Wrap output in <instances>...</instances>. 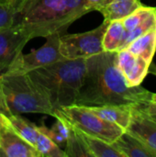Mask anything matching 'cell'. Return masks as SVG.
Returning <instances> with one entry per match:
<instances>
[{"mask_svg": "<svg viewBox=\"0 0 156 157\" xmlns=\"http://www.w3.org/2000/svg\"><path fill=\"white\" fill-rule=\"evenodd\" d=\"M111 144L124 157H156V154L148 149L142 141L127 131H124Z\"/></svg>", "mask_w": 156, "mask_h": 157, "instance_id": "13", "label": "cell"}, {"mask_svg": "<svg viewBox=\"0 0 156 157\" xmlns=\"http://www.w3.org/2000/svg\"><path fill=\"white\" fill-rule=\"evenodd\" d=\"M17 1H6L0 3V29L7 28L15 23Z\"/></svg>", "mask_w": 156, "mask_h": 157, "instance_id": "23", "label": "cell"}, {"mask_svg": "<svg viewBox=\"0 0 156 157\" xmlns=\"http://www.w3.org/2000/svg\"><path fill=\"white\" fill-rule=\"evenodd\" d=\"M7 118L17 132L35 148L36 142L40 134L37 125L22 118L20 115H8Z\"/></svg>", "mask_w": 156, "mask_h": 157, "instance_id": "18", "label": "cell"}, {"mask_svg": "<svg viewBox=\"0 0 156 157\" xmlns=\"http://www.w3.org/2000/svg\"><path fill=\"white\" fill-rule=\"evenodd\" d=\"M144 110L146 111V113L156 121V104L153 103L152 101H150L149 103H147L146 105H144L143 107Z\"/></svg>", "mask_w": 156, "mask_h": 157, "instance_id": "26", "label": "cell"}, {"mask_svg": "<svg viewBox=\"0 0 156 157\" xmlns=\"http://www.w3.org/2000/svg\"><path fill=\"white\" fill-rule=\"evenodd\" d=\"M35 149L41 157H66L64 151L58 144L40 132L36 142Z\"/></svg>", "mask_w": 156, "mask_h": 157, "instance_id": "21", "label": "cell"}, {"mask_svg": "<svg viewBox=\"0 0 156 157\" xmlns=\"http://www.w3.org/2000/svg\"><path fill=\"white\" fill-rule=\"evenodd\" d=\"M100 118L117 124L124 131L128 128L131 119L132 106L126 105H106L98 107H86Z\"/></svg>", "mask_w": 156, "mask_h": 157, "instance_id": "12", "label": "cell"}, {"mask_svg": "<svg viewBox=\"0 0 156 157\" xmlns=\"http://www.w3.org/2000/svg\"><path fill=\"white\" fill-rule=\"evenodd\" d=\"M116 60L117 52H102L86 59V74L74 105L140 106L152 100L153 93L141 85H127Z\"/></svg>", "mask_w": 156, "mask_h": 157, "instance_id": "1", "label": "cell"}, {"mask_svg": "<svg viewBox=\"0 0 156 157\" xmlns=\"http://www.w3.org/2000/svg\"><path fill=\"white\" fill-rule=\"evenodd\" d=\"M6 1H9V0H0V3H1V2H6ZM12 1H17V2L18 3V1H17V0H12Z\"/></svg>", "mask_w": 156, "mask_h": 157, "instance_id": "30", "label": "cell"}, {"mask_svg": "<svg viewBox=\"0 0 156 157\" xmlns=\"http://www.w3.org/2000/svg\"><path fill=\"white\" fill-rule=\"evenodd\" d=\"M155 9V7L143 6L137 8L135 11H133L128 17L121 19V22L125 29V32H129V31L132 30L133 29H135L137 26H139Z\"/></svg>", "mask_w": 156, "mask_h": 157, "instance_id": "22", "label": "cell"}, {"mask_svg": "<svg viewBox=\"0 0 156 157\" xmlns=\"http://www.w3.org/2000/svg\"><path fill=\"white\" fill-rule=\"evenodd\" d=\"M109 21L105 20L97 28L82 33L63 34L59 40V51L65 59H86L103 50V37Z\"/></svg>", "mask_w": 156, "mask_h": 157, "instance_id": "6", "label": "cell"}, {"mask_svg": "<svg viewBox=\"0 0 156 157\" xmlns=\"http://www.w3.org/2000/svg\"><path fill=\"white\" fill-rule=\"evenodd\" d=\"M143 6L141 0H112L97 11L103 15L105 20L110 22L123 19Z\"/></svg>", "mask_w": 156, "mask_h": 157, "instance_id": "14", "label": "cell"}, {"mask_svg": "<svg viewBox=\"0 0 156 157\" xmlns=\"http://www.w3.org/2000/svg\"><path fill=\"white\" fill-rule=\"evenodd\" d=\"M1 113H4V114L8 116V110H7L5 99H4V97H3V94H2L1 86H0V114Z\"/></svg>", "mask_w": 156, "mask_h": 157, "instance_id": "27", "label": "cell"}, {"mask_svg": "<svg viewBox=\"0 0 156 157\" xmlns=\"http://www.w3.org/2000/svg\"><path fill=\"white\" fill-rule=\"evenodd\" d=\"M80 18L69 0H18L15 23L32 40L63 32Z\"/></svg>", "mask_w": 156, "mask_h": 157, "instance_id": "2", "label": "cell"}, {"mask_svg": "<svg viewBox=\"0 0 156 157\" xmlns=\"http://www.w3.org/2000/svg\"><path fill=\"white\" fill-rule=\"evenodd\" d=\"M110 1H112V0H86V3H87L89 8L91 9V11H94V10L97 11L99 7L106 6Z\"/></svg>", "mask_w": 156, "mask_h": 157, "instance_id": "25", "label": "cell"}, {"mask_svg": "<svg viewBox=\"0 0 156 157\" xmlns=\"http://www.w3.org/2000/svg\"><path fill=\"white\" fill-rule=\"evenodd\" d=\"M38 127V130L44 133L45 135H47L49 138H51L56 144H58L59 146H63L65 145V139L63 138L60 134H58L57 132H55L54 131H52L51 129H49L48 127H46L45 125H40V126H37Z\"/></svg>", "mask_w": 156, "mask_h": 157, "instance_id": "24", "label": "cell"}, {"mask_svg": "<svg viewBox=\"0 0 156 157\" xmlns=\"http://www.w3.org/2000/svg\"><path fill=\"white\" fill-rule=\"evenodd\" d=\"M86 59H63L28 73L58 110L75 104L86 74Z\"/></svg>", "mask_w": 156, "mask_h": 157, "instance_id": "3", "label": "cell"}, {"mask_svg": "<svg viewBox=\"0 0 156 157\" xmlns=\"http://www.w3.org/2000/svg\"><path fill=\"white\" fill-rule=\"evenodd\" d=\"M125 34V29L121 20L110 21L103 37V50L104 52H118L123 37Z\"/></svg>", "mask_w": 156, "mask_h": 157, "instance_id": "17", "label": "cell"}, {"mask_svg": "<svg viewBox=\"0 0 156 157\" xmlns=\"http://www.w3.org/2000/svg\"><path fill=\"white\" fill-rule=\"evenodd\" d=\"M0 86L8 115L40 113L56 117L57 110L28 74L2 73Z\"/></svg>", "mask_w": 156, "mask_h": 157, "instance_id": "4", "label": "cell"}, {"mask_svg": "<svg viewBox=\"0 0 156 157\" xmlns=\"http://www.w3.org/2000/svg\"><path fill=\"white\" fill-rule=\"evenodd\" d=\"M29 40L17 24L0 29V73L6 72L13 64Z\"/></svg>", "mask_w": 156, "mask_h": 157, "instance_id": "9", "label": "cell"}, {"mask_svg": "<svg viewBox=\"0 0 156 157\" xmlns=\"http://www.w3.org/2000/svg\"><path fill=\"white\" fill-rule=\"evenodd\" d=\"M127 50L151 63L156 51V26L131 42Z\"/></svg>", "mask_w": 156, "mask_h": 157, "instance_id": "15", "label": "cell"}, {"mask_svg": "<svg viewBox=\"0 0 156 157\" xmlns=\"http://www.w3.org/2000/svg\"><path fill=\"white\" fill-rule=\"evenodd\" d=\"M156 26V9L149 16L147 17L139 26H137L135 29H133L132 30L129 31V32H125L124 37H123V40L121 42V45L119 49V51L127 49V47L129 46V44L131 42H132L134 40H136L137 38L141 37L142 35L145 34L146 32H148L151 29H153L154 27ZM118 51V52H119Z\"/></svg>", "mask_w": 156, "mask_h": 157, "instance_id": "19", "label": "cell"}, {"mask_svg": "<svg viewBox=\"0 0 156 157\" xmlns=\"http://www.w3.org/2000/svg\"><path fill=\"white\" fill-rule=\"evenodd\" d=\"M148 73H151L153 75H156V64L151 63L150 66H149V70H148Z\"/></svg>", "mask_w": 156, "mask_h": 157, "instance_id": "28", "label": "cell"}, {"mask_svg": "<svg viewBox=\"0 0 156 157\" xmlns=\"http://www.w3.org/2000/svg\"><path fill=\"white\" fill-rule=\"evenodd\" d=\"M61 32H55L46 37V42L40 48L33 50L28 54L21 53L13 64L4 73L6 74H28L37 68L53 63L65 59L59 51V40Z\"/></svg>", "mask_w": 156, "mask_h": 157, "instance_id": "7", "label": "cell"}, {"mask_svg": "<svg viewBox=\"0 0 156 157\" xmlns=\"http://www.w3.org/2000/svg\"><path fill=\"white\" fill-rule=\"evenodd\" d=\"M117 66L129 86H140L148 74L150 63L127 49L117 52Z\"/></svg>", "mask_w": 156, "mask_h": 157, "instance_id": "11", "label": "cell"}, {"mask_svg": "<svg viewBox=\"0 0 156 157\" xmlns=\"http://www.w3.org/2000/svg\"><path fill=\"white\" fill-rule=\"evenodd\" d=\"M57 112L78 131L108 144L114 143L124 132L122 128L100 118L86 107L73 105Z\"/></svg>", "mask_w": 156, "mask_h": 157, "instance_id": "5", "label": "cell"}, {"mask_svg": "<svg viewBox=\"0 0 156 157\" xmlns=\"http://www.w3.org/2000/svg\"><path fill=\"white\" fill-rule=\"evenodd\" d=\"M0 157H41L17 132L4 113L0 114Z\"/></svg>", "mask_w": 156, "mask_h": 157, "instance_id": "8", "label": "cell"}, {"mask_svg": "<svg viewBox=\"0 0 156 157\" xmlns=\"http://www.w3.org/2000/svg\"><path fill=\"white\" fill-rule=\"evenodd\" d=\"M153 103H154L156 104V94L154 93H153V96H152V100H151Z\"/></svg>", "mask_w": 156, "mask_h": 157, "instance_id": "29", "label": "cell"}, {"mask_svg": "<svg viewBox=\"0 0 156 157\" xmlns=\"http://www.w3.org/2000/svg\"><path fill=\"white\" fill-rule=\"evenodd\" d=\"M75 131L83 140L92 157H124V155L119 152L111 144H108L101 139L87 135L78 131L77 129H75Z\"/></svg>", "mask_w": 156, "mask_h": 157, "instance_id": "16", "label": "cell"}, {"mask_svg": "<svg viewBox=\"0 0 156 157\" xmlns=\"http://www.w3.org/2000/svg\"><path fill=\"white\" fill-rule=\"evenodd\" d=\"M143 107L144 105L132 106L131 122L126 131L156 154V121L146 113Z\"/></svg>", "mask_w": 156, "mask_h": 157, "instance_id": "10", "label": "cell"}, {"mask_svg": "<svg viewBox=\"0 0 156 157\" xmlns=\"http://www.w3.org/2000/svg\"><path fill=\"white\" fill-rule=\"evenodd\" d=\"M72 126V125H71ZM64 154L66 157H92L81 137L72 126V132L65 143Z\"/></svg>", "mask_w": 156, "mask_h": 157, "instance_id": "20", "label": "cell"}]
</instances>
